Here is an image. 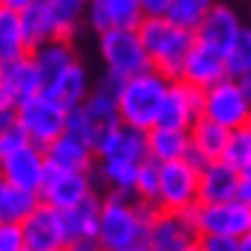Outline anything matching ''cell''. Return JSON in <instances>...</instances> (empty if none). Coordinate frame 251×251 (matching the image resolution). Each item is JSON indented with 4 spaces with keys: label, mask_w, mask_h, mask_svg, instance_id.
<instances>
[{
    "label": "cell",
    "mask_w": 251,
    "mask_h": 251,
    "mask_svg": "<svg viewBox=\"0 0 251 251\" xmlns=\"http://www.w3.org/2000/svg\"><path fill=\"white\" fill-rule=\"evenodd\" d=\"M156 215L154 205H146L139 198L105 195L100 205L98 241L105 251H126L146 246L149 228Z\"/></svg>",
    "instance_id": "cell-1"
},
{
    "label": "cell",
    "mask_w": 251,
    "mask_h": 251,
    "mask_svg": "<svg viewBox=\"0 0 251 251\" xmlns=\"http://www.w3.org/2000/svg\"><path fill=\"white\" fill-rule=\"evenodd\" d=\"M121 79L110 77L102 72V77L95 82L90 98L79 108L70 110L67 118V131L85 139L93 149H98V144L105 139L110 131H116L121 126V113H118V90Z\"/></svg>",
    "instance_id": "cell-2"
},
{
    "label": "cell",
    "mask_w": 251,
    "mask_h": 251,
    "mask_svg": "<svg viewBox=\"0 0 251 251\" xmlns=\"http://www.w3.org/2000/svg\"><path fill=\"white\" fill-rule=\"evenodd\" d=\"M169 85H172V79H167L164 75L154 70L126 79L118 90L121 123L128 126V128L149 133L154 126H159V116H162Z\"/></svg>",
    "instance_id": "cell-3"
},
{
    "label": "cell",
    "mask_w": 251,
    "mask_h": 251,
    "mask_svg": "<svg viewBox=\"0 0 251 251\" xmlns=\"http://www.w3.org/2000/svg\"><path fill=\"white\" fill-rule=\"evenodd\" d=\"M139 36L144 41L151 59V70L164 75L167 79H179L185 59L195 47V33L175 26L169 18H144L139 26Z\"/></svg>",
    "instance_id": "cell-4"
},
{
    "label": "cell",
    "mask_w": 251,
    "mask_h": 251,
    "mask_svg": "<svg viewBox=\"0 0 251 251\" xmlns=\"http://www.w3.org/2000/svg\"><path fill=\"white\" fill-rule=\"evenodd\" d=\"M98 54L105 75L121 82L151 70V59L139 36V28H116L98 33Z\"/></svg>",
    "instance_id": "cell-5"
},
{
    "label": "cell",
    "mask_w": 251,
    "mask_h": 251,
    "mask_svg": "<svg viewBox=\"0 0 251 251\" xmlns=\"http://www.w3.org/2000/svg\"><path fill=\"white\" fill-rule=\"evenodd\" d=\"M200 205V167L190 159L159 164V192L156 210L190 213Z\"/></svg>",
    "instance_id": "cell-6"
},
{
    "label": "cell",
    "mask_w": 251,
    "mask_h": 251,
    "mask_svg": "<svg viewBox=\"0 0 251 251\" xmlns=\"http://www.w3.org/2000/svg\"><path fill=\"white\" fill-rule=\"evenodd\" d=\"M202 118L223 126L226 131H236L251 123V100L241 79L226 77L218 85L202 93Z\"/></svg>",
    "instance_id": "cell-7"
},
{
    "label": "cell",
    "mask_w": 251,
    "mask_h": 251,
    "mask_svg": "<svg viewBox=\"0 0 251 251\" xmlns=\"http://www.w3.org/2000/svg\"><path fill=\"white\" fill-rule=\"evenodd\" d=\"M67 118H70V110L44 93L31 98L16 110V123L24 128L28 141L41 149H47L67 131Z\"/></svg>",
    "instance_id": "cell-8"
},
{
    "label": "cell",
    "mask_w": 251,
    "mask_h": 251,
    "mask_svg": "<svg viewBox=\"0 0 251 251\" xmlns=\"http://www.w3.org/2000/svg\"><path fill=\"white\" fill-rule=\"evenodd\" d=\"M192 221L200 236H223V238H244L251 231V210L241 200H228L215 205H198L192 210Z\"/></svg>",
    "instance_id": "cell-9"
},
{
    "label": "cell",
    "mask_w": 251,
    "mask_h": 251,
    "mask_svg": "<svg viewBox=\"0 0 251 251\" xmlns=\"http://www.w3.org/2000/svg\"><path fill=\"white\" fill-rule=\"evenodd\" d=\"M44 93V79L33 56L0 64V108L18 110L24 102Z\"/></svg>",
    "instance_id": "cell-10"
},
{
    "label": "cell",
    "mask_w": 251,
    "mask_h": 251,
    "mask_svg": "<svg viewBox=\"0 0 251 251\" xmlns=\"http://www.w3.org/2000/svg\"><path fill=\"white\" fill-rule=\"evenodd\" d=\"M93 195H98V182L93 172H70V169L49 167V175L39 192V200L64 213Z\"/></svg>",
    "instance_id": "cell-11"
},
{
    "label": "cell",
    "mask_w": 251,
    "mask_h": 251,
    "mask_svg": "<svg viewBox=\"0 0 251 251\" xmlns=\"http://www.w3.org/2000/svg\"><path fill=\"white\" fill-rule=\"evenodd\" d=\"M198 241L200 233L195 228V221H192V210L190 213L156 210L146 246L151 251H190L192 246H198Z\"/></svg>",
    "instance_id": "cell-12"
},
{
    "label": "cell",
    "mask_w": 251,
    "mask_h": 251,
    "mask_svg": "<svg viewBox=\"0 0 251 251\" xmlns=\"http://www.w3.org/2000/svg\"><path fill=\"white\" fill-rule=\"evenodd\" d=\"M47 175H49L47 151L36 144H26L24 149L0 159V177H5L10 185L21 190L36 192V195L47 182Z\"/></svg>",
    "instance_id": "cell-13"
},
{
    "label": "cell",
    "mask_w": 251,
    "mask_h": 251,
    "mask_svg": "<svg viewBox=\"0 0 251 251\" xmlns=\"http://www.w3.org/2000/svg\"><path fill=\"white\" fill-rule=\"evenodd\" d=\"M21 228H24L26 246L33 251H64L67 244H70L64 215L51 205L39 202L36 210L21 223Z\"/></svg>",
    "instance_id": "cell-14"
},
{
    "label": "cell",
    "mask_w": 251,
    "mask_h": 251,
    "mask_svg": "<svg viewBox=\"0 0 251 251\" xmlns=\"http://www.w3.org/2000/svg\"><path fill=\"white\" fill-rule=\"evenodd\" d=\"M246 28L241 13L231 5L221 0L218 5L210 10V16L202 21V26L195 31V41L205 44L215 51H221L226 56V51L233 47V41L241 36V31Z\"/></svg>",
    "instance_id": "cell-15"
},
{
    "label": "cell",
    "mask_w": 251,
    "mask_h": 251,
    "mask_svg": "<svg viewBox=\"0 0 251 251\" xmlns=\"http://www.w3.org/2000/svg\"><path fill=\"white\" fill-rule=\"evenodd\" d=\"M200 118H202V93L192 85L182 82V79H172L162 116H159V126L190 131Z\"/></svg>",
    "instance_id": "cell-16"
},
{
    "label": "cell",
    "mask_w": 251,
    "mask_h": 251,
    "mask_svg": "<svg viewBox=\"0 0 251 251\" xmlns=\"http://www.w3.org/2000/svg\"><path fill=\"white\" fill-rule=\"evenodd\" d=\"M141 0H90L87 26L98 33L116 28H139L144 24Z\"/></svg>",
    "instance_id": "cell-17"
},
{
    "label": "cell",
    "mask_w": 251,
    "mask_h": 251,
    "mask_svg": "<svg viewBox=\"0 0 251 251\" xmlns=\"http://www.w3.org/2000/svg\"><path fill=\"white\" fill-rule=\"evenodd\" d=\"M98 162H121V164H133L141 167L149 162V144H146V133L128 128V126H118L110 131L105 139L98 144Z\"/></svg>",
    "instance_id": "cell-18"
},
{
    "label": "cell",
    "mask_w": 251,
    "mask_h": 251,
    "mask_svg": "<svg viewBox=\"0 0 251 251\" xmlns=\"http://www.w3.org/2000/svg\"><path fill=\"white\" fill-rule=\"evenodd\" d=\"M226 77H228L226 56L221 51L195 41L190 56L185 59V67H182V75H179L182 82H187L195 90H200V93H205V90H210L213 85H218Z\"/></svg>",
    "instance_id": "cell-19"
},
{
    "label": "cell",
    "mask_w": 251,
    "mask_h": 251,
    "mask_svg": "<svg viewBox=\"0 0 251 251\" xmlns=\"http://www.w3.org/2000/svg\"><path fill=\"white\" fill-rule=\"evenodd\" d=\"M241 172L231 167L223 159H215L200 167V202L215 205L238 200V187H241Z\"/></svg>",
    "instance_id": "cell-20"
},
{
    "label": "cell",
    "mask_w": 251,
    "mask_h": 251,
    "mask_svg": "<svg viewBox=\"0 0 251 251\" xmlns=\"http://www.w3.org/2000/svg\"><path fill=\"white\" fill-rule=\"evenodd\" d=\"M47 162L54 169H70V172H93L98 154L85 139L64 131L54 144H49L47 149Z\"/></svg>",
    "instance_id": "cell-21"
},
{
    "label": "cell",
    "mask_w": 251,
    "mask_h": 251,
    "mask_svg": "<svg viewBox=\"0 0 251 251\" xmlns=\"http://www.w3.org/2000/svg\"><path fill=\"white\" fill-rule=\"evenodd\" d=\"M93 87H95V82L90 79L87 67L82 62H77L70 70H64L59 77H54L51 82L44 85V95H49L67 110H75L90 98Z\"/></svg>",
    "instance_id": "cell-22"
},
{
    "label": "cell",
    "mask_w": 251,
    "mask_h": 251,
    "mask_svg": "<svg viewBox=\"0 0 251 251\" xmlns=\"http://www.w3.org/2000/svg\"><path fill=\"white\" fill-rule=\"evenodd\" d=\"M228 133L223 126L213 123L208 118H200L195 126L190 128V141H192V149H190V162L195 167H202L208 162H215V159H223L226 151V144H228Z\"/></svg>",
    "instance_id": "cell-23"
},
{
    "label": "cell",
    "mask_w": 251,
    "mask_h": 251,
    "mask_svg": "<svg viewBox=\"0 0 251 251\" xmlns=\"http://www.w3.org/2000/svg\"><path fill=\"white\" fill-rule=\"evenodd\" d=\"M146 144H149V159L156 164H169V162L187 159L190 149H192L190 131L167 128V126H154L146 133Z\"/></svg>",
    "instance_id": "cell-24"
},
{
    "label": "cell",
    "mask_w": 251,
    "mask_h": 251,
    "mask_svg": "<svg viewBox=\"0 0 251 251\" xmlns=\"http://www.w3.org/2000/svg\"><path fill=\"white\" fill-rule=\"evenodd\" d=\"M31 56H33V62H36L39 72H41L44 85L51 82L54 77H59L64 70H70L72 64L79 62L72 39H51V41L33 49Z\"/></svg>",
    "instance_id": "cell-25"
},
{
    "label": "cell",
    "mask_w": 251,
    "mask_h": 251,
    "mask_svg": "<svg viewBox=\"0 0 251 251\" xmlns=\"http://www.w3.org/2000/svg\"><path fill=\"white\" fill-rule=\"evenodd\" d=\"M49 13L56 39H75L77 31L87 24L90 0H39Z\"/></svg>",
    "instance_id": "cell-26"
},
{
    "label": "cell",
    "mask_w": 251,
    "mask_h": 251,
    "mask_svg": "<svg viewBox=\"0 0 251 251\" xmlns=\"http://www.w3.org/2000/svg\"><path fill=\"white\" fill-rule=\"evenodd\" d=\"M39 195L28 190H21L10 185L5 177H0V223H16L21 226L28 215L36 210Z\"/></svg>",
    "instance_id": "cell-27"
},
{
    "label": "cell",
    "mask_w": 251,
    "mask_h": 251,
    "mask_svg": "<svg viewBox=\"0 0 251 251\" xmlns=\"http://www.w3.org/2000/svg\"><path fill=\"white\" fill-rule=\"evenodd\" d=\"M28 54L31 47H28L24 24H21V13L10 8H0V64L21 59V56H28Z\"/></svg>",
    "instance_id": "cell-28"
},
{
    "label": "cell",
    "mask_w": 251,
    "mask_h": 251,
    "mask_svg": "<svg viewBox=\"0 0 251 251\" xmlns=\"http://www.w3.org/2000/svg\"><path fill=\"white\" fill-rule=\"evenodd\" d=\"M100 205H102V198L93 195V198H87L85 202H79V205H75V208L62 213L70 241H77V238H98Z\"/></svg>",
    "instance_id": "cell-29"
},
{
    "label": "cell",
    "mask_w": 251,
    "mask_h": 251,
    "mask_svg": "<svg viewBox=\"0 0 251 251\" xmlns=\"http://www.w3.org/2000/svg\"><path fill=\"white\" fill-rule=\"evenodd\" d=\"M218 3L221 0H172V5H169L164 18H169L179 28H187L195 33Z\"/></svg>",
    "instance_id": "cell-30"
},
{
    "label": "cell",
    "mask_w": 251,
    "mask_h": 251,
    "mask_svg": "<svg viewBox=\"0 0 251 251\" xmlns=\"http://www.w3.org/2000/svg\"><path fill=\"white\" fill-rule=\"evenodd\" d=\"M226 70L233 79H244L251 72V26H246L233 47L226 51Z\"/></svg>",
    "instance_id": "cell-31"
},
{
    "label": "cell",
    "mask_w": 251,
    "mask_h": 251,
    "mask_svg": "<svg viewBox=\"0 0 251 251\" xmlns=\"http://www.w3.org/2000/svg\"><path fill=\"white\" fill-rule=\"evenodd\" d=\"M223 162L236 167L238 172H244V169L251 164V123L244 126V128H236V131L228 133Z\"/></svg>",
    "instance_id": "cell-32"
},
{
    "label": "cell",
    "mask_w": 251,
    "mask_h": 251,
    "mask_svg": "<svg viewBox=\"0 0 251 251\" xmlns=\"http://www.w3.org/2000/svg\"><path fill=\"white\" fill-rule=\"evenodd\" d=\"M156 192H159V164L156 162H144L139 167V177H136V198L146 205L156 208Z\"/></svg>",
    "instance_id": "cell-33"
},
{
    "label": "cell",
    "mask_w": 251,
    "mask_h": 251,
    "mask_svg": "<svg viewBox=\"0 0 251 251\" xmlns=\"http://www.w3.org/2000/svg\"><path fill=\"white\" fill-rule=\"evenodd\" d=\"M26 144H31V141H28V136L24 133V128H21L18 123L5 126V128L0 131V159L18 151V149H24Z\"/></svg>",
    "instance_id": "cell-34"
},
{
    "label": "cell",
    "mask_w": 251,
    "mask_h": 251,
    "mask_svg": "<svg viewBox=\"0 0 251 251\" xmlns=\"http://www.w3.org/2000/svg\"><path fill=\"white\" fill-rule=\"evenodd\" d=\"M24 228L16 223H0V251H26Z\"/></svg>",
    "instance_id": "cell-35"
},
{
    "label": "cell",
    "mask_w": 251,
    "mask_h": 251,
    "mask_svg": "<svg viewBox=\"0 0 251 251\" xmlns=\"http://www.w3.org/2000/svg\"><path fill=\"white\" fill-rule=\"evenodd\" d=\"M200 251H238L236 238H223V236H200L198 241Z\"/></svg>",
    "instance_id": "cell-36"
},
{
    "label": "cell",
    "mask_w": 251,
    "mask_h": 251,
    "mask_svg": "<svg viewBox=\"0 0 251 251\" xmlns=\"http://www.w3.org/2000/svg\"><path fill=\"white\" fill-rule=\"evenodd\" d=\"M172 0H141V8H144V16L146 18H162L167 16Z\"/></svg>",
    "instance_id": "cell-37"
},
{
    "label": "cell",
    "mask_w": 251,
    "mask_h": 251,
    "mask_svg": "<svg viewBox=\"0 0 251 251\" xmlns=\"http://www.w3.org/2000/svg\"><path fill=\"white\" fill-rule=\"evenodd\" d=\"M64 251H105L100 246L98 238H77V241H70Z\"/></svg>",
    "instance_id": "cell-38"
},
{
    "label": "cell",
    "mask_w": 251,
    "mask_h": 251,
    "mask_svg": "<svg viewBox=\"0 0 251 251\" xmlns=\"http://www.w3.org/2000/svg\"><path fill=\"white\" fill-rule=\"evenodd\" d=\"M238 200H241L246 208L251 210V179H241V187H238Z\"/></svg>",
    "instance_id": "cell-39"
},
{
    "label": "cell",
    "mask_w": 251,
    "mask_h": 251,
    "mask_svg": "<svg viewBox=\"0 0 251 251\" xmlns=\"http://www.w3.org/2000/svg\"><path fill=\"white\" fill-rule=\"evenodd\" d=\"M36 0H5V5L3 8H10V10H16V13H24V10H28Z\"/></svg>",
    "instance_id": "cell-40"
},
{
    "label": "cell",
    "mask_w": 251,
    "mask_h": 251,
    "mask_svg": "<svg viewBox=\"0 0 251 251\" xmlns=\"http://www.w3.org/2000/svg\"><path fill=\"white\" fill-rule=\"evenodd\" d=\"M16 123V110H8V108H0V131L5 128V126Z\"/></svg>",
    "instance_id": "cell-41"
},
{
    "label": "cell",
    "mask_w": 251,
    "mask_h": 251,
    "mask_svg": "<svg viewBox=\"0 0 251 251\" xmlns=\"http://www.w3.org/2000/svg\"><path fill=\"white\" fill-rule=\"evenodd\" d=\"M238 251H251V231L244 238H238Z\"/></svg>",
    "instance_id": "cell-42"
},
{
    "label": "cell",
    "mask_w": 251,
    "mask_h": 251,
    "mask_svg": "<svg viewBox=\"0 0 251 251\" xmlns=\"http://www.w3.org/2000/svg\"><path fill=\"white\" fill-rule=\"evenodd\" d=\"M241 85H244V90H246V95H249V100H251V72L241 79Z\"/></svg>",
    "instance_id": "cell-43"
},
{
    "label": "cell",
    "mask_w": 251,
    "mask_h": 251,
    "mask_svg": "<svg viewBox=\"0 0 251 251\" xmlns=\"http://www.w3.org/2000/svg\"><path fill=\"white\" fill-rule=\"evenodd\" d=\"M241 177H244V179H251V164H249V167L244 169V172H241Z\"/></svg>",
    "instance_id": "cell-44"
},
{
    "label": "cell",
    "mask_w": 251,
    "mask_h": 251,
    "mask_svg": "<svg viewBox=\"0 0 251 251\" xmlns=\"http://www.w3.org/2000/svg\"><path fill=\"white\" fill-rule=\"evenodd\" d=\"M126 251H151L149 246H136V249H126Z\"/></svg>",
    "instance_id": "cell-45"
},
{
    "label": "cell",
    "mask_w": 251,
    "mask_h": 251,
    "mask_svg": "<svg viewBox=\"0 0 251 251\" xmlns=\"http://www.w3.org/2000/svg\"><path fill=\"white\" fill-rule=\"evenodd\" d=\"M190 251H200V249H198V246H192V249H190Z\"/></svg>",
    "instance_id": "cell-46"
},
{
    "label": "cell",
    "mask_w": 251,
    "mask_h": 251,
    "mask_svg": "<svg viewBox=\"0 0 251 251\" xmlns=\"http://www.w3.org/2000/svg\"><path fill=\"white\" fill-rule=\"evenodd\" d=\"M3 5H5V0H0V8H3Z\"/></svg>",
    "instance_id": "cell-47"
},
{
    "label": "cell",
    "mask_w": 251,
    "mask_h": 251,
    "mask_svg": "<svg viewBox=\"0 0 251 251\" xmlns=\"http://www.w3.org/2000/svg\"><path fill=\"white\" fill-rule=\"evenodd\" d=\"M26 251H33V249H26Z\"/></svg>",
    "instance_id": "cell-48"
}]
</instances>
